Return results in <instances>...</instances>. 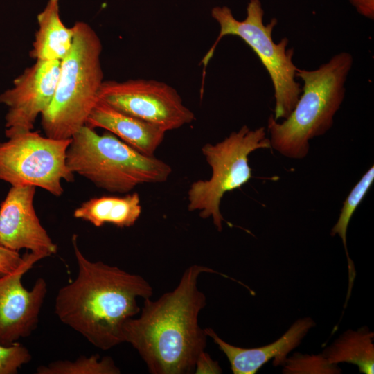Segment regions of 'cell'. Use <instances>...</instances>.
Instances as JSON below:
<instances>
[{"label": "cell", "instance_id": "cell-1", "mask_svg": "<svg viewBox=\"0 0 374 374\" xmlns=\"http://www.w3.org/2000/svg\"><path fill=\"white\" fill-rule=\"evenodd\" d=\"M203 273L224 275L206 266L190 265L173 290L154 301L145 299L140 315L124 323L123 342L138 352L150 373H194L208 337L199 324V313L206 304L204 293L198 288Z\"/></svg>", "mask_w": 374, "mask_h": 374}, {"label": "cell", "instance_id": "cell-2", "mask_svg": "<svg viewBox=\"0 0 374 374\" xmlns=\"http://www.w3.org/2000/svg\"><path fill=\"white\" fill-rule=\"evenodd\" d=\"M72 245L78 274L58 290L55 313L91 344L109 350L123 343L124 323L139 314L137 299L150 298L152 287L141 276L88 260L78 247L75 234Z\"/></svg>", "mask_w": 374, "mask_h": 374}, {"label": "cell", "instance_id": "cell-3", "mask_svg": "<svg viewBox=\"0 0 374 374\" xmlns=\"http://www.w3.org/2000/svg\"><path fill=\"white\" fill-rule=\"evenodd\" d=\"M353 58L341 52L315 70L297 69L296 77L303 82L299 98L290 114L280 123L273 114L267 130L272 149L294 159L305 157L309 141L323 135L333 125V118L345 96V83Z\"/></svg>", "mask_w": 374, "mask_h": 374}, {"label": "cell", "instance_id": "cell-4", "mask_svg": "<svg viewBox=\"0 0 374 374\" xmlns=\"http://www.w3.org/2000/svg\"><path fill=\"white\" fill-rule=\"evenodd\" d=\"M73 28V43L60 61L53 98L41 114L45 135L57 139H71L85 125L104 81L99 36L84 21Z\"/></svg>", "mask_w": 374, "mask_h": 374}, {"label": "cell", "instance_id": "cell-5", "mask_svg": "<svg viewBox=\"0 0 374 374\" xmlns=\"http://www.w3.org/2000/svg\"><path fill=\"white\" fill-rule=\"evenodd\" d=\"M66 164L73 174L118 193L140 184L164 182L172 172L163 161L141 153L108 131L99 134L85 125L71 138Z\"/></svg>", "mask_w": 374, "mask_h": 374}, {"label": "cell", "instance_id": "cell-6", "mask_svg": "<svg viewBox=\"0 0 374 374\" xmlns=\"http://www.w3.org/2000/svg\"><path fill=\"white\" fill-rule=\"evenodd\" d=\"M211 15L220 26V33L201 61L204 69L224 36L241 38L258 55L270 76L276 100L274 118L285 119L294 108L302 88L295 80L298 68L292 61L294 49H286L288 39L284 37L278 44L273 40L272 32L277 19L274 18L267 24L263 23L264 10L260 0L249 1L247 17L242 21L237 20L226 6L213 8Z\"/></svg>", "mask_w": 374, "mask_h": 374}, {"label": "cell", "instance_id": "cell-7", "mask_svg": "<svg viewBox=\"0 0 374 374\" xmlns=\"http://www.w3.org/2000/svg\"><path fill=\"white\" fill-rule=\"evenodd\" d=\"M271 148L264 127L251 130L243 125L215 144L206 143L202 151L212 170L208 180L193 182L188 190V209L199 211L203 219L212 217L219 232L224 219L220 212L226 193L240 188L252 177L249 155L258 149Z\"/></svg>", "mask_w": 374, "mask_h": 374}, {"label": "cell", "instance_id": "cell-8", "mask_svg": "<svg viewBox=\"0 0 374 374\" xmlns=\"http://www.w3.org/2000/svg\"><path fill=\"white\" fill-rule=\"evenodd\" d=\"M71 139L43 136L33 130L0 143V180L12 186H32L59 197L62 181L72 182L74 174L66 164Z\"/></svg>", "mask_w": 374, "mask_h": 374}, {"label": "cell", "instance_id": "cell-9", "mask_svg": "<svg viewBox=\"0 0 374 374\" xmlns=\"http://www.w3.org/2000/svg\"><path fill=\"white\" fill-rule=\"evenodd\" d=\"M98 98L166 132L192 123L195 116L178 92L154 80H104Z\"/></svg>", "mask_w": 374, "mask_h": 374}, {"label": "cell", "instance_id": "cell-10", "mask_svg": "<svg viewBox=\"0 0 374 374\" xmlns=\"http://www.w3.org/2000/svg\"><path fill=\"white\" fill-rule=\"evenodd\" d=\"M45 257L26 251L24 263L15 272L0 275V345L9 346L29 337L37 328L47 294V283L38 278L30 290L22 285V276Z\"/></svg>", "mask_w": 374, "mask_h": 374}, {"label": "cell", "instance_id": "cell-11", "mask_svg": "<svg viewBox=\"0 0 374 374\" xmlns=\"http://www.w3.org/2000/svg\"><path fill=\"white\" fill-rule=\"evenodd\" d=\"M60 61L36 60L14 80L12 87L0 94L7 107L5 134L7 138L31 131L35 122L53 98Z\"/></svg>", "mask_w": 374, "mask_h": 374}, {"label": "cell", "instance_id": "cell-12", "mask_svg": "<svg viewBox=\"0 0 374 374\" xmlns=\"http://www.w3.org/2000/svg\"><path fill=\"white\" fill-rule=\"evenodd\" d=\"M36 187L12 186L0 205V245L15 251L22 249L45 258L57 247L38 218L33 200Z\"/></svg>", "mask_w": 374, "mask_h": 374}, {"label": "cell", "instance_id": "cell-13", "mask_svg": "<svg viewBox=\"0 0 374 374\" xmlns=\"http://www.w3.org/2000/svg\"><path fill=\"white\" fill-rule=\"evenodd\" d=\"M315 325L310 317L299 319L275 341L251 348H240L227 343L211 328H206L204 330L226 355L233 374H255L272 358L274 366H281L288 353L301 344Z\"/></svg>", "mask_w": 374, "mask_h": 374}, {"label": "cell", "instance_id": "cell-14", "mask_svg": "<svg viewBox=\"0 0 374 374\" xmlns=\"http://www.w3.org/2000/svg\"><path fill=\"white\" fill-rule=\"evenodd\" d=\"M85 125L92 129H104L141 153L150 157L154 156L166 132L99 98L89 114Z\"/></svg>", "mask_w": 374, "mask_h": 374}, {"label": "cell", "instance_id": "cell-15", "mask_svg": "<svg viewBox=\"0 0 374 374\" xmlns=\"http://www.w3.org/2000/svg\"><path fill=\"white\" fill-rule=\"evenodd\" d=\"M37 19L38 28L30 56L35 61H61L71 47L74 30L62 21L59 0H48Z\"/></svg>", "mask_w": 374, "mask_h": 374}, {"label": "cell", "instance_id": "cell-16", "mask_svg": "<svg viewBox=\"0 0 374 374\" xmlns=\"http://www.w3.org/2000/svg\"><path fill=\"white\" fill-rule=\"evenodd\" d=\"M142 211L139 195L123 197L102 196L83 202L73 212L74 217L87 221L96 227L111 224L118 228L132 226Z\"/></svg>", "mask_w": 374, "mask_h": 374}, {"label": "cell", "instance_id": "cell-17", "mask_svg": "<svg viewBox=\"0 0 374 374\" xmlns=\"http://www.w3.org/2000/svg\"><path fill=\"white\" fill-rule=\"evenodd\" d=\"M374 333L367 326L348 330L321 353L331 364L346 362L357 366L359 372H374Z\"/></svg>", "mask_w": 374, "mask_h": 374}, {"label": "cell", "instance_id": "cell-18", "mask_svg": "<svg viewBox=\"0 0 374 374\" xmlns=\"http://www.w3.org/2000/svg\"><path fill=\"white\" fill-rule=\"evenodd\" d=\"M374 180V166H371L362 177L361 179L351 190L345 199L337 222L331 230V235H338L345 249L348 267V291L347 298L350 296L353 281L355 278V269L350 259L346 244V233L350 220L357 207L362 202Z\"/></svg>", "mask_w": 374, "mask_h": 374}, {"label": "cell", "instance_id": "cell-19", "mask_svg": "<svg viewBox=\"0 0 374 374\" xmlns=\"http://www.w3.org/2000/svg\"><path fill=\"white\" fill-rule=\"evenodd\" d=\"M37 374H119L121 371L112 357L98 354L81 356L74 361L56 360L36 369Z\"/></svg>", "mask_w": 374, "mask_h": 374}, {"label": "cell", "instance_id": "cell-20", "mask_svg": "<svg viewBox=\"0 0 374 374\" xmlns=\"http://www.w3.org/2000/svg\"><path fill=\"white\" fill-rule=\"evenodd\" d=\"M282 373L286 374H338L341 373L337 364L330 363L323 355L296 353L287 357Z\"/></svg>", "mask_w": 374, "mask_h": 374}, {"label": "cell", "instance_id": "cell-21", "mask_svg": "<svg viewBox=\"0 0 374 374\" xmlns=\"http://www.w3.org/2000/svg\"><path fill=\"white\" fill-rule=\"evenodd\" d=\"M31 359L28 348L19 343L9 346L0 345V374H17Z\"/></svg>", "mask_w": 374, "mask_h": 374}, {"label": "cell", "instance_id": "cell-22", "mask_svg": "<svg viewBox=\"0 0 374 374\" xmlns=\"http://www.w3.org/2000/svg\"><path fill=\"white\" fill-rule=\"evenodd\" d=\"M26 259V252L21 256L19 251L0 245V275L15 272L24 263Z\"/></svg>", "mask_w": 374, "mask_h": 374}, {"label": "cell", "instance_id": "cell-23", "mask_svg": "<svg viewBox=\"0 0 374 374\" xmlns=\"http://www.w3.org/2000/svg\"><path fill=\"white\" fill-rule=\"evenodd\" d=\"M196 374H219L222 370L217 361L213 360L209 354L203 351L198 357L195 367Z\"/></svg>", "mask_w": 374, "mask_h": 374}, {"label": "cell", "instance_id": "cell-24", "mask_svg": "<svg viewBox=\"0 0 374 374\" xmlns=\"http://www.w3.org/2000/svg\"><path fill=\"white\" fill-rule=\"evenodd\" d=\"M349 1L360 15L373 19L374 0H349Z\"/></svg>", "mask_w": 374, "mask_h": 374}]
</instances>
